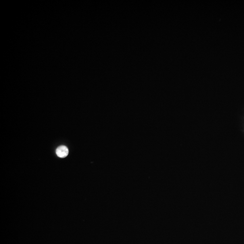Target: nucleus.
<instances>
[{
	"label": "nucleus",
	"instance_id": "nucleus-1",
	"mask_svg": "<svg viewBox=\"0 0 244 244\" xmlns=\"http://www.w3.org/2000/svg\"><path fill=\"white\" fill-rule=\"evenodd\" d=\"M56 154L60 158H65L68 155L69 151L68 147L65 146H61L56 149Z\"/></svg>",
	"mask_w": 244,
	"mask_h": 244
}]
</instances>
